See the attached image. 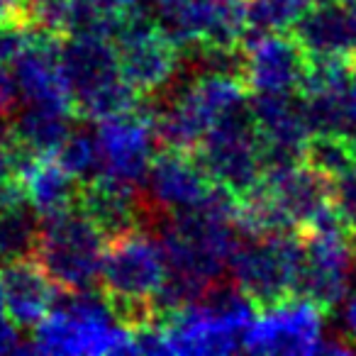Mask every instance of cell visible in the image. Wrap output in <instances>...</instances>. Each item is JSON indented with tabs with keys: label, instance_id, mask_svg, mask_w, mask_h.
Returning a JSON list of instances; mask_svg holds the SVG:
<instances>
[{
	"label": "cell",
	"instance_id": "cell-24",
	"mask_svg": "<svg viewBox=\"0 0 356 356\" xmlns=\"http://www.w3.org/2000/svg\"><path fill=\"white\" fill-rule=\"evenodd\" d=\"M302 161L317 173L327 176L332 181L334 176L344 173L349 166H354V154L346 134H327L315 132L310 134L305 149H302Z\"/></svg>",
	"mask_w": 356,
	"mask_h": 356
},
{
	"label": "cell",
	"instance_id": "cell-23",
	"mask_svg": "<svg viewBox=\"0 0 356 356\" xmlns=\"http://www.w3.org/2000/svg\"><path fill=\"white\" fill-rule=\"evenodd\" d=\"M312 0H244L247 35L288 32Z\"/></svg>",
	"mask_w": 356,
	"mask_h": 356
},
{
	"label": "cell",
	"instance_id": "cell-12",
	"mask_svg": "<svg viewBox=\"0 0 356 356\" xmlns=\"http://www.w3.org/2000/svg\"><path fill=\"white\" fill-rule=\"evenodd\" d=\"M144 198L156 215V222L166 215L195 210L208 200L213 181L191 154L161 149L152 159L144 176Z\"/></svg>",
	"mask_w": 356,
	"mask_h": 356
},
{
	"label": "cell",
	"instance_id": "cell-34",
	"mask_svg": "<svg viewBox=\"0 0 356 356\" xmlns=\"http://www.w3.org/2000/svg\"><path fill=\"white\" fill-rule=\"evenodd\" d=\"M337 3H349V0H337Z\"/></svg>",
	"mask_w": 356,
	"mask_h": 356
},
{
	"label": "cell",
	"instance_id": "cell-30",
	"mask_svg": "<svg viewBox=\"0 0 356 356\" xmlns=\"http://www.w3.org/2000/svg\"><path fill=\"white\" fill-rule=\"evenodd\" d=\"M90 3L105 13H115V15H129L144 6V0H90Z\"/></svg>",
	"mask_w": 356,
	"mask_h": 356
},
{
	"label": "cell",
	"instance_id": "cell-9",
	"mask_svg": "<svg viewBox=\"0 0 356 356\" xmlns=\"http://www.w3.org/2000/svg\"><path fill=\"white\" fill-rule=\"evenodd\" d=\"M113 44L120 74L142 98H154L176 79L181 51L154 25L144 6L124 15Z\"/></svg>",
	"mask_w": 356,
	"mask_h": 356
},
{
	"label": "cell",
	"instance_id": "cell-3",
	"mask_svg": "<svg viewBox=\"0 0 356 356\" xmlns=\"http://www.w3.org/2000/svg\"><path fill=\"white\" fill-rule=\"evenodd\" d=\"M59 64L74 103V118L98 120L139 108L142 95L122 79L113 40L71 35L59 40Z\"/></svg>",
	"mask_w": 356,
	"mask_h": 356
},
{
	"label": "cell",
	"instance_id": "cell-33",
	"mask_svg": "<svg viewBox=\"0 0 356 356\" xmlns=\"http://www.w3.org/2000/svg\"><path fill=\"white\" fill-rule=\"evenodd\" d=\"M349 13H351V20H354V25H356V0H349Z\"/></svg>",
	"mask_w": 356,
	"mask_h": 356
},
{
	"label": "cell",
	"instance_id": "cell-25",
	"mask_svg": "<svg viewBox=\"0 0 356 356\" xmlns=\"http://www.w3.org/2000/svg\"><path fill=\"white\" fill-rule=\"evenodd\" d=\"M54 159L79 181H88V178L100 173V156H98V144L95 137L88 132H74L71 129L69 137L64 139L59 149H56Z\"/></svg>",
	"mask_w": 356,
	"mask_h": 356
},
{
	"label": "cell",
	"instance_id": "cell-17",
	"mask_svg": "<svg viewBox=\"0 0 356 356\" xmlns=\"http://www.w3.org/2000/svg\"><path fill=\"white\" fill-rule=\"evenodd\" d=\"M10 74L27 105L61 110L74 118V103L59 64V40L35 32L25 49L13 59Z\"/></svg>",
	"mask_w": 356,
	"mask_h": 356
},
{
	"label": "cell",
	"instance_id": "cell-11",
	"mask_svg": "<svg viewBox=\"0 0 356 356\" xmlns=\"http://www.w3.org/2000/svg\"><path fill=\"white\" fill-rule=\"evenodd\" d=\"M152 115V105H147L144 98L139 108L98 120L95 144H98L103 176L134 186L144 184L147 168L154 159V147H156Z\"/></svg>",
	"mask_w": 356,
	"mask_h": 356
},
{
	"label": "cell",
	"instance_id": "cell-5",
	"mask_svg": "<svg viewBox=\"0 0 356 356\" xmlns=\"http://www.w3.org/2000/svg\"><path fill=\"white\" fill-rule=\"evenodd\" d=\"M108 239L79 208L42 220L35 261L59 291H90L100 278Z\"/></svg>",
	"mask_w": 356,
	"mask_h": 356
},
{
	"label": "cell",
	"instance_id": "cell-2",
	"mask_svg": "<svg viewBox=\"0 0 356 356\" xmlns=\"http://www.w3.org/2000/svg\"><path fill=\"white\" fill-rule=\"evenodd\" d=\"M254 305L237 286L218 281L200 300L159 317L163 354H232L242 349Z\"/></svg>",
	"mask_w": 356,
	"mask_h": 356
},
{
	"label": "cell",
	"instance_id": "cell-21",
	"mask_svg": "<svg viewBox=\"0 0 356 356\" xmlns=\"http://www.w3.org/2000/svg\"><path fill=\"white\" fill-rule=\"evenodd\" d=\"M6 134L17 156H54L71 132V115L61 110L27 105L10 115Z\"/></svg>",
	"mask_w": 356,
	"mask_h": 356
},
{
	"label": "cell",
	"instance_id": "cell-19",
	"mask_svg": "<svg viewBox=\"0 0 356 356\" xmlns=\"http://www.w3.org/2000/svg\"><path fill=\"white\" fill-rule=\"evenodd\" d=\"M291 35L305 56L356 59V25L349 8L337 0H312L291 25Z\"/></svg>",
	"mask_w": 356,
	"mask_h": 356
},
{
	"label": "cell",
	"instance_id": "cell-28",
	"mask_svg": "<svg viewBox=\"0 0 356 356\" xmlns=\"http://www.w3.org/2000/svg\"><path fill=\"white\" fill-rule=\"evenodd\" d=\"M15 351H30V344H20L17 327L6 315H0V354H15Z\"/></svg>",
	"mask_w": 356,
	"mask_h": 356
},
{
	"label": "cell",
	"instance_id": "cell-4",
	"mask_svg": "<svg viewBox=\"0 0 356 356\" xmlns=\"http://www.w3.org/2000/svg\"><path fill=\"white\" fill-rule=\"evenodd\" d=\"M30 351L40 354H127L132 332L115 320L103 293L59 291L49 312L35 327Z\"/></svg>",
	"mask_w": 356,
	"mask_h": 356
},
{
	"label": "cell",
	"instance_id": "cell-32",
	"mask_svg": "<svg viewBox=\"0 0 356 356\" xmlns=\"http://www.w3.org/2000/svg\"><path fill=\"white\" fill-rule=\"evenodd\" d=\"M22 3H25V0H0V22L20 20V15H22Z\"/></svg>",
	"mask_w": 356,
	"mask_h": 356
},
{
	"label": "cell",
	"instance_id": "cell-13",
	"mask_svg": "<svg viewBox=\"0 0 356 356\" xmlns=\"http://www.w3.org/2000/svg\"><path fill=\"white\" fill-rule=\"evenodd\" d=\"M249 113L261 142L264 166L302 161L312 129L298 93H249Z\"/></svg>",
	"mask_w": 356,
	"mask_h": 356
},
{
	"label": "cell",
	"instance_id": "cell-22",
	"mask_svg": "<svg viewBox=\"0 0 356 356\" xmlns=\"http://www.w3.org/2000/svg\"><path fill=\"white\" fill-rule=\"evenodd\" d=\"M40 218L27 203L0 210V264L35 257Z\"/></svg>",
	"mask_w": 356,
	"mask_h": 356
},
{
	"label": "cell",
	"instance_id": "cell-1",
	"mask_svg": "<svg viewBox=\"0 0 356 356\" xmlns=\"http://www.w3.org/2000/svg\"><path fill=\"white\" fill-rule=\"evenodd\" d=\"M166 276L161 244L147 229L108 239L100 266V293L115 320L129 332L156 322L154 296Z\"/></svg>",
	"mask_w": 356,
	"mask_h": 356
},
{
	"label": "cell",
	"instance_id": "cell-29",
	"mask_svg": "<svg viewBox=\"0 0 356 356\" xmlns=\"http://www.w3.org/2000/svg\"><path fill=\"white\" fill-rule=\"evenodd\" d=\"M341 327H344V339L356 349V286L346 296V305L341 310Z\"/></svg>",
	"mask_w": 356,
	"mask_h": 356
},
{
	"label": "cell",
	"instance_id": "cell-14",
	"mask_svg": "<svg viewBox=\"0 0 356 356\" xmlns=\"http://www.w3.org/2000/svg\"><path fill=\"white\" fill-rule=\"evenodd\" d=\"M76 208L103 232L105 239H115L134 229H149L156 222L142 186L124 184L103 173L81 181Z\"/></svg>",
	"mask_w": 356,
	"mask_h": 356
},
{
	"label": "cell",
	"instance_id": "cell-16",
	"mask_svg": "<svg viewBox=\"0 0 356 356\" xmlns=\"http://www.w3.org/2000/svg\"><path fill=\"white\" fill-rule=\"evenodd\" d=\"M261 188L281 208L293 229L302 232L327 208H332V181L305 161H286L264 166Z\"/></svg>",
	"mask_w": 356,
	"mask_h": 356
},
{
	"label": "cell",
	"instance_id": "cell-15",
	"mask_svg": "<svg viewBox=\"0 0 356 356\" xmlns=\"http://www.w3.org/2000/svg\"><path fill=\"white\" fill-rule=\"evenodd\" d=\"M242 81L249 93H298L305 51L288 32L244 35Z\"/></svg>",
	"mask_w": 356,
	"mask_h": 356
},
{
	"label": "cell",
	"instance_id": "cell-26",
	"mask_svg": "<svg viewBox=\"0 0 356 356\" xmlns=\"http://www.w3.org/2000/svg\"><path fill=\"white\" fill-rule=\"evenodd\" d=\"M332 203L344 220L356 218V163L332 178Z\"/></svg>",
	"mask_w": 356,
	"mask_h": 356
},
{
	"label": "cell",
	"instance_id": "cell-6",
	"mask_svg": "<svg viewBox=\"0 0 356 356\" xmlns=\"http://www.w3.org/2000/svg\"><path fill=\"white\" fill-rule=\"evenodd\" d=\"M300 266V232H278L244 239V242L239 239L227 264L232 283L259 310L296 296Z\"/></svg>",
	"mask_w": 356,
	"mask_h": 356
},
{
	"label": "cell",
	"instance_id": "cell-7",
	"mask_svg": "<svg viewBox=\"0 0 356 356\" xmlns=\"http://www.w3.org/2000/svg\"><path fill=\"white\" fill-rule=\"evenodd\" d=\"M193 154L205 176L234 198L257 188L264 173V159L249 105L215 122Z\"/></svg>",
	"mask_w": 356,
	"mask_h": 356
},
{
	"label": "cell",
	"instance_id": "cell-10",
	"mask_svg": "<svg viewBox=\"0 0 356 356\" xmlns=\"http://www.w3.org/2000/svg\"><path fill=\"white\" fill-rule=\"evenodd\" d=\"M325 312L305 298H286L264 307L244 332L242 349L252 354H320Z\"/></svg>",
	"mask_w": 356,
	"mask_h": 356
},
{
	"label": "cell",
	"instance_id": "cell-18",
	"mask_svg": "<svg viewBox=\"0 0 356 356\" xmlns=\"http://www.w3.org/2000/svg\"><path fill=\"white\" fill-rule=\"evenodd\" d=\"M0 293L8 320L20 330H35L56 300L59 288L42 271L35 257H30L0 264Z\"/></svg>",
	"mask_w": 356,
	"mask_h": 356
},
{
	"label": "cell",
	"instance_id": "cell-20",
	"mask_svg": "<svg viewBox=\"0 0 356 356\" xmlns=\"http://www.w3.org/2000/svg\"><path fill=\"white\" fill-rule=\"evenodd\" d=\"M15 173L25 200L40 220H49L76 208L81 181L54 156H17Z\"/></svg>",
	"mask_w": 356,
	"mask_h": 356
},
{
	"label": "cell",
	"instance_id": "cell-31",
	"mask_svg": "<svg viewBox=\"0 0 356 356\" xmlns=\"http://www.w3.org/2000/svg\"><path fill=\"white\" fill-rule=\"evenodd\" d=\"M344 103H346V120H349V134H351L356 129V59L351 64V76L344 93Z\"/></svg>",
	"mask_w": 356,
	"mask_h": 356
},
{
	"label": "cell",
	"instance_id": "cell-27",
	"mask_svg": "<svg viewBox=\"0 0 356 356\" xmlns=\"http://www.w3.org/2000/svg\"><path fill=\"white\" fill-rule=\"evenodd\" d=\"M15 178V149H13L8 134H0V188H6Z\"/></svg>",
	"mask_w": 356,
	"mask_h": 356
},
{
	"label": "cell",
	"instance_id": "cell-8",
	"mask_svg": "<svg viewBox=\"0 0 356 356\" xmlns=\"http://www.w3.org/2000/svg\"><path fill=\"white\" fill-rule=\"evenodd\" d=\"M144 10L178 51L195 44L239 49L247 35L244 0H147Z\"/></svg>",
	"mask_w": 356,
	"mask_h": 356
}]
</instances>
